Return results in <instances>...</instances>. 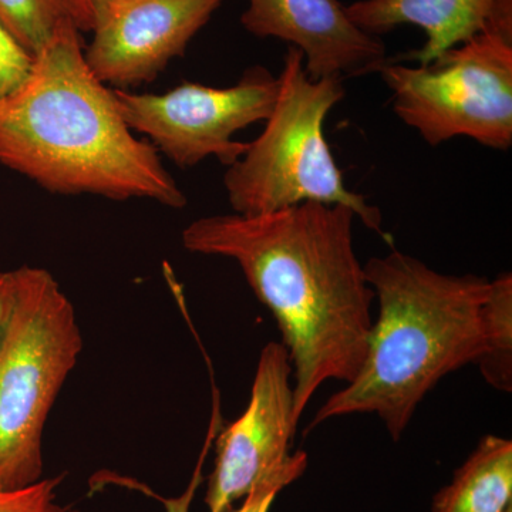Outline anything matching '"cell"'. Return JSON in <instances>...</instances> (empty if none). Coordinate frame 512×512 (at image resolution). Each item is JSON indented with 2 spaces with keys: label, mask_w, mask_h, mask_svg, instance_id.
<instances>
[{
  "label": "cell",
  "mask_w": 512,
  "mask_h": 512,
  "mask_svg": "<svg viewBox=\"0 0 512 512\" xmlns=\"http://www.w3.org/2000/svg\"><path fill=\"white\" fill-rule=\"evenodd\" d=\"M221 416V402L218 399L212 400V414L210 420V426H208L207 437H205L204 446L198 457L197 466H195L194 474H192L190 484L185 488L183 494L180 497L168 498L163 500L165 512H190L192 500H194L195 494H197L198 488L204 480L202 477V468H204L205 458L210 453L211 447L214 446L215 437H217L218 431L224 426L222 423Z\"/></svg>",
  "instance_id": "cell-17"
},
{
  "label": "cell",
  "mask_w": 512,
  "mask_h": 512,
  "mask_svg": "<svg viewBox=\"0 0 512 512\" xmlns=\"http://www.w3.org/2000/svg\"><path fill=\"white\" fill-rule=\"evenodd\" d=\"M278 92L279 77L259 64L229 87L184 82L163 94L113 89L130 130L146 136L158 154L180 168L195 167L210 157L225 167L238 161L248 143L235 140V134L264 123Z\"/></svg>",
  "instance_id": "cell-7"
},
{
  "label": "cell",
  "mask_w": 512,
  "mask_h": 512,
  "mask_svg": "<svg viewBox=\"0 0 512 512\" xmlns=\"http://www.w3.org/2000/svg\"><path fill=\"white\" fill-rule=\"evenodd\" d=\"M16 284H18L16 269L0 272V335H2L3 326L8 319L10 309H12Z\"/></svg>",
  "instance_id": "cell-20"
},
{
  "label": "cell",
  "mask_w": 512,
  "mask_h": 512,
  "mask_svg": "<svg viewBox=\"0 0 512 512\" xmlns=\"http://www.w3.org/2000/svg\"><path fill=\"white\" fill-rule=\"evenodd\" d=\"M346 12L377 37L403 25L423 30V47L389 59L397 63L427 64L481 33L512 30V0H356Z\"/></svg>",
  "instance_id": "cell-11"
},
{
  "label": "cell",
  "mask_w": 512,
  "mask_h": 512,
  "mask_svg": "<svg viewBox=\"0 0 512 512\" xmlns=\"http://www.w3.org/2000/svg\"><path fill=\"white\" fill-rule=\"evenodd\" d=\"M15 299L0 335V491L43 478V433L77 365L83 335L52 272L16 269Z\"/></svg>",
  "instance_id": "cell-5"
},
{
  "label": "cell",
  "mask_w": 512,
  "mask_h": 512,
  "mask_svg": "<svg viewBox=\"0 0 512 512\" xmlns=\"http://www.w3.org/2000/svg\"><path fill=\"white\" fill-rule=\"evenodd\" d=\"M241 25L296 47L313 80L345 82L379 73L389 60L382 37L356 26L339 0H248Z\"/></svg>",
  "instance_id": "cell-10"
},
{
  "label": "cell",
  "mask_w": 512,
  "mask_h": 512,
  "mask_svg": "<svg viewBox=\"0 0 512 512\" xmlns=\"http://www.w3.org/2000/svg\"><path fill=\"white\" fill-rule=\"evenodd\" d=\"M433 512H512V441L485 436L436 495Z\"/></svg>",
  "instance_id": "cell-12"
},
{
  "label": "cell",
  "mask_w": 512,
  "mask_h": 512,
  "mask_svg": "<svg viewBox=\"0 0 512 512\" xmlns=\"http://www.w3.org/2000/svg\"><path fill=\"white\" fill-rule=\"evenodd\" d=\"M74 25L82 33L92 32L97 16L117 0H63Z\"/></svg>",
  "instance_id": "cell-19"
},
{
  "label": "cell",
  "mask_w": 512,
  "mask_h": 512,
  "mask_svg": "<svg viewBox=\"0 0 512 512\" xmlns=\"http://www.w3.org/2000/svg\"><path fill=\"white\" fill-rule=\"evenodd\" d=\"M363 266L377 301L365 362L352 382L319 407L306 431L372 413L399 440L437 383L483 355L491 281L443 274L396 248Z\"/></svg>",
  "instance_id": "cell-3"
},
{
  "label": "cell",
  "mask_w": 512,
  "mask_h": 512,
  "mask_svg": "<svg viewBox=\"0 0 512 512\" xmlns=\"http://www.w3.org/2000/svg\"><path fill=\"white\" fill-rule=\"evenodd\" d=\"M292 376L285 346L269 342L259 355L247 409L215 437V466L205 495L210 512H228L262 481L308 467L305 451L291 453L299 424Z\"/></svg>",
  "instance_id": "cell-8"
},
{
  "label": "cell",
  "mask_w": 512,
  "mask_h": 512,
  "mask_svg": "<svg viewBox=\"0 0 512 512\" xmlns=\"http://www.w3.org/2000/svg\"><path fill=\"white\" fill-rule=\"evenodd\" d=\"M355 212L305 202L269 214L208 215L184 228L192 254L232 259L272 312L293 370V412L323 383L362 369L375 292L353 247Z\"/></svg>",
  "instance_id": "cell-1"
},
{
  "label": "cell",
  "mask_w": 512,
  "mask_h": 512,
  "mask_svg": "<svg viewBox=\"0 0 512 512\" xmlns=\"http://www.w3.org/2000/svg\"><path fill=\"white\" fill-rule=\"evenodd\" d=\"M396 116L431 147L467 137L512 147V30H490L416 67L379 70Z\"/></svg>",
  "instance_id": "cell-6"
},
{
  "label": "cell",
  "mask_w": 512,
  "mask_h": 512,
  "mask_svg": "<svg viewBox=\"0 0 512 512\" xmlns=\"http://www.w3.org/2000/svg\"><path fill=\"white\" fill-rule=\"evenodd\" d=\"M278 77V97L264 131L224 175L232 211L258 215L305 202L343 205L393 245L383 229L382 211L346 187L325 137L330 111L346 96L343 80L311 79L302 53L293 46L286 49Z\"/></svg>",
  "instance_id": "cell-4"
},
{
  "label": "cell",
  "mask_w": 512,
  "mask_h": 512,
  "mask_svg": "<svg viewBox=\"0 0 512 512\" xmlns=\"http://www.w3.org/2000/svg\"><path fill=\"white\" fill-rule=\"evenodd\" d=\"M32 60L0 23V97L15 90L25 80Z\"/></svg>",
  "instance_id": "cell-16"
},
{
  "label": "cell",
  "mask_w": 512,
  "mask_h": 512,
  "mask_svg": "<svg viewBox=\"0 0 512 512\" xmlns=\"http://www.w3.org/2000/svg\"><path fill=\"white\" fill-rule=\"evenodd\" d=\"M224 0H117L97 16L84 56L111 89L154 82L185 55Z\"/></svg>",
  "instance_id": "cell-9"
},
{
  "label": "cell",
  "mask_w": 512,
  "mask_h": 512,
  "mask_svg": "<svg viewBox=\"0 0 512 512\" xmlns=\"http://www.w3.org/2000/svg\"><path fill=\"white\" fill-rule=\"evenodd\" d=\"M484 352L476 365L485 382L500 392L512 390V275L491 281L484 306Z\"/></svg>",
  "instance_id": "cell-13"
},
{
  "label": "cell",
  "mask_w": 512,
  "mask_h": 512,
  "mask_svg": "<svg viewBox=\"0 0 512 512\" xmlns=\"http://www.w3.org/2000/svg\"><path fill=\"white\" fill-rule=\"evenodd\" d=\"M62 480L42 478L20 490L0 491V512H80L57 504L56 490Z\"/></svg>",
  "instance_id": "cell-15"
},
{
  "label": "cell",
  "mask_w": 512,
  "mask_h": 512,
  "mask_svg": "<svg viewBox=\"0 0 512 512\" xmlns=\"http://www.w3.org/2000/svg\"><path fill=\"white\" fill-rule=\"evenodd\" d=\"M305 470V466L291 468V470L285 471L279 476L262 481L244 498L241 507L228 512H269L276 495L281 493L289 484H292L293 481L298 480L305 473Z\"/></svg>",
  "instance_id": "cell-18"
},
{
  "label": "cell",
  "mask_w": 512,
  "mask_h": 512,
  "mask_svg": "<svg viewBox=\"0 0 512 512\" xmlns=\"http://www.w3.org/2000/svg\"><path fill=\"white\" fill-rule=\"evenodd\" d=\"M67 19L63 0H0V23L32 59Z\"/></svg>",
  "instance_id": "cell-14"
},
{
  "label": "cell",
  "mask_w": 512,
  "mask_h": 512,
  "mask_svg": "<svg viewBox=\"0 0 512 512\" xmlns=\"http://www.w3.org/2000/svg\"><path fill=\"white\" fill-rule=\"evenodd\" d=\"M0 165L50 194L187 207L156 148L130 130L113 89L90 69L72 19L33 57L25 80L0 97Z\"/></svg>",
  "instance_id": "cell-2"
}]
</instances>
